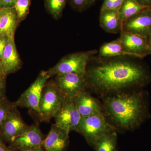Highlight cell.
I'll return each mask as SVG.
<instances>
[{
	"label": "cell",
	"instance_id": "1",
	"mask_svg": "<svg viewBox=\"0 0 151 151\" xmlns=\"http://www.w3.org/2000/svg\"><path fill=\"white\" fill-rule=\"evenodd\" d=\"M137 58L130 56L102 58L95 55L86 67L87 89L100 97L141 89L150 81L151 77L146 67L136 60Z\"/></svg>",
	"mask_w": 151,
	"mask_h": 151
},
{
	"label": "cell",
	"instance_id": "2",
	"mask_svg": "<svg viewBox=\"0 0 151 151\" xmlns=\"http://www.w3.org/2000/svg\"><path fill=\"white\" fill-rule=\"evenodd\" d=\"M147 97L141 89L101 97L103 114L117 131L135 129L148 118Z\"/></svg>",
	"mask_w": 151,
	"mask_h": 151
},
{
	"label": "cell",
	"instance_id": "3",
	"mask_svg": "<svg viewBox=\"0 0 151 151\" xmlns=\"http://www.w3.org/2000/svg\"><path fill=\"white\" fill-rule=\"evenodd\" d=\"M97 53V50H93L68 55L46 70L47 73L49 78L61 73H74L85 75L88 63Z\"/></svg>",
	"mask_w": 151,
	"mask_h": 151
},
{
	"label": "cell",
	"instance_id": "4",
	"mask_svg": "<svg viewBox=\"0 0 151 151\" xmlns=\"http://www.w3.org/2000/svg\"><path fill=\"white\" fill-rule=\"evenodd\" d=\"M113 131L117 130L102 112L81 118L76 132L82 135L87 143L93 147L101 136Z\"/></svg>",
	"mask_w": 151,
	"mask_h": 151
},
{
	"label": "cell",
	"instance_id": "5",
	"mask_svg": "<svg viewBox=\"0 0 151 151\" xmlns=\"http://www.w3.org/2000/svg\"><path fill=\"white\" fill-rule=\"evenodd\" d=\"M64 98L54 81L47 82L42 90L40 102V116L42 121L48 122L55 118Z\"/></svg>",
	"mask_w": 151,
	"mask_h": 151
},
{
	"label": "cell",
	"instance_id": "6",
	"mask_svg": "<svg viewBox=\"0 0 151 151\" xmlns=\"http://www.w3.org/2000/svg\"><path fill=\"white\" fill-rule=\"evenodd\" d=\"M46 71H41L35 81L20 95L14 104L17 107L30 108L40 115V102L42 90L49 78Z\"/></svg>",
	"mask_w": 151,
	"mask_h": 151
},
{
	"label": "cell",
	"instance_id": "7",
	"mask_svg": "<svg viewBox=\"0 0 151 151\" xmlns=\"http://www.w3.org/2000/svg\"><path fill=\"white\" fill-rule=\"evenodd\" d=\"M54 118L57 126L69 134L71 131H76L82 117L76 108L73 98L65 97Z\"/></svg>",
	"mask_w": 151,
	"mask_h": 151
},
{
	"label": "cell",
	"instance_id": "8",
	"mask_svg": "<svg viewBox=\"0 0 151 151\" xmlns=\"http://www.w3.org/2000/svg\"><path fill=\"white\" fill-rule=\"evenodd\" d=\"M55 76V83L65 97L74 98L79 93L87 90L85 75L66 73Z\"/></svg>",
	"mask_w": 151,
	"mask_h": 151
},
{
	"label": "cell",
	"instance_id": "9",
	"mask_svg": "<svg viewBox=\"0 0 151 151\" xmlns=\"http://www.w3.org/2000/svg\"><path fill=\"white\" fill-rule=\"evenodd\" d=\"M123 31L148 38L151 34V8L143 9L123 23Z\"/></svg>",
	"mask_w": 151,
	"mask_h": 151
},
{
	"label": "cell",
	"instance_id": "10",
	"mask_svg": "<svg viewBox=\"0 0 151 151\" xmlns=\"http://www.w3.org/2000/svg\"><path fill=\"white\" fill-rule=\"evenodd\" d=\"M29 127L23 120L17 107H15L0 126V132L4 140L10 143L27 131Z\"/></svg>",
	"mask_w": 151,
	"mask_h": 151
},
{
	"label": "cell",
	"instance_id": "11",
	"mask_svg": "<svg viewBox=\"0 0 151 151\" xmlns=\"http://www.w3.org/2000/svg\"><path fill=\"white\" fill-rule=\"evenodd\" d=\"M124 50L132 56L142 59L150 54L147 38L122 31L119 37Z\"/></svg>",
	"mask_w": 151,
	"mask_h": 151
},
{
	"label": "cell",
	"instance_id": "12",
	"mask_svg": "<svg viewBox=\"0 0 151 151\" xmlns=\"http://www.w3.org/2000/svg\"><path fill=\"white\" fill-rule=\"evenodd\" d=\"M45 138L38 126L34 124L24 133L15 138L10 146L16 150L24 151L42 147Z\"/></svg>",
	"mask_w": 151,
	"mask_h": 151
},
{
	"label": "cell",
	"instance_id": "13",
	"mask_svg": "<svg viewBox=\"0 0 151 151\" xmlns=\"http://www.w3.org/2000/svg\"><path fill=\"white\" fill-rule=\"evenodd\" d=\"M69 134L55 124H52L42 147L45 151H66L69 143Z\"/></svg>",
	"mask_w": 151,
	"mask_h": 151
},
{
	"label": "cell",
	"instance_id": "14",
	"mask_svg": "<svg viewBox=\"0 0 151 151\" xmlns=\"http://www.w3.org/2000/svg\"><path fill=\"white\" fill-rule=\"evenodd\" d=\"M1 60L6 76L16 72L21 67V60L17 51L14 37H9Z\"/></svg>",
	"mask_w": 151,
	"mask_h": 151
},
{
	"label": "cell",
	"instance_id": "15",
	"mask_svg": "<svg viewBox=\"0 0 151 151\" xmlns=\"http://www.w3.org/2000/svg\"><path fill=\"white\" fill-rule=\"evenodd\" d=\"M73 100L82 118L103 112L101 103L86 90L77 94Z\"/></svg>",
	"mask_w": 151,
	"mask_h": 151
},
{
	"label": "cell",
	"instance_id": "16",
	"mask_svg": "<svg viewBox=\"0 0 151 151\" xmlns=\"http://www.w3.org/2000/svg\"><path fill=\"white\" fill-rule=\"evenodd\" d=\"M100 27L109 33L117 34L122 30L123 22L118 11L104 10L100 11Z\"/></svg>",
	"mask_w": 151,
	"mask_h": 151
},
{
	"label": "cell",
	"instance_id": "17",
	"mask_svg": "<svg viewBox=\"0 0 151 151\" xmlns=\"http://www.w3.org/2000/svg\"><path fill=\"white\" fill-rule=\"evenodd\" d=\"M19 23L15 9L13 7L4 8L1 10L0 35L14 37Z\"/></svg>",
	"mask_w": 151,
	"mask_h": 151
},
{
	"label": "cell",
	"instance_id": "18",
	"mask_svg": "<svg viewBox=\"0 0 151 151\" xmlns=\"http://www.w3.org/2000/svg\"><path fill=\"white\" fill-rule=\"evenodd\" d=\"M97 53H98L97 56L102 58L132 56L124 50L119 38L110 42L103 44L100 47Z\"/></svg>",
	"mask_w": 151,
	"mask_h": 151
},
{
	"label": "cell",
	"instance_id": "19",
	"mask_svg": "<svg viewBox=\"0 0 151 151\" xmlns=\"http://www.w3.org/2000/svg\"><path fill=\"white\" fill-rule=\"evenodd\" d=\"M117 131L109 132L97 139L93 147L96 151H117Z\"/></svg>",
	"mask_w": 151,
	"mask_h": 151
},
{
	"label": "cell",
	"instance_id": "20",
	"mask_svg": "<svg viewBox=\"0 0 151 151\" xmlns=\"http://www.w3.org/2000/svg\"><path fill=\"white\" fill-rule=\"evenodd\" d=\"M145 8L136 0H125L119 11L122 22L126 21Z\"/></svg>",
	"mask_w": 151,
	"mask_h": 151
},
{
	"label": "cell",
	"instance_id": "21",
	"mask_svg": "<svg viewBox=\"0 0 151 151\" xmlns=\"http://www.w3.org/2000/svg\"><path fill=\"white\" fill-rule=\"evenodd\" d=\"M68 0H44L47 12L53 18L58 19L62 16Z\"/></svg>",
	"mask_w": 151,
	"mask_h": 151
},
{
	"label": "cell",
	"instance_id": "22",
	"mask_svg": "<svg viewBox=\"0 0 151 151\" xmlns=\"http://www.w3.org/2000/svg\"><path fill=\"white\" fill-rule=\"evenodd\" d=\"M32 0H17L14 6L15 9L19 24L24 20L29 13Z\"/></svg>",
	"mask_w": 151,
	"mask_h": 151
},
{
	"label": "cell",
	"instance_id": "23",
	"mask_svg": "<svg viewBox=\"0 0 151 151\" xmlns=\"http://www.w3.org/2000/svg\"><path fill=\"white\" fill-rule=\"evenodd\" d=\"M16 107L14 103L11 102L6 96L0 100V126L11 110Z\"/></svg>",
	"mask_w": 151,
	"mask_h": 151
},
{
	"label": "cell",
	"instance_id": "24",
	"mask_svg": "<svg viewBox=\"0 0 151 151\" xmlns=\"http://www.w3.org/2000/svg\"><path fill=\"white\" fill-rule=\"evenodd\" d=\"M71 7L76 11L83 12L90 7L96 0H68Z\"/></svg>",
	"mask_w": 151,
	"mask_h": 151
},
{
	"label": "cell",
	"instance_id": "25",
	"mask_svg": "<svg viewBox=\"0 0 151 151\" xmlns=\"http://www.w3.org/2000/svg\"><path fill=\"white\" fill-rule=\"evenodd\" d=\"M125 0H104L100 11L113 10L119 11Z\"/></svg>",
	"mask_w": 151,
	"mask_h": 151
},
{
	"label": "cell",
	"instance_id": "26",
	"mask_svg": "<svg viewBox=\"0 0 151 151\" xmlns=\"http://www.w3.org/2000/svg\"><path fill=\"white\" fill-rule=\"evenodd\" d=\"M16 1L17 0H0L1 7V9L4 8L13 7Z\"/></svg>",
	"mask_w": 151,
	"mask_h": 151
},
{
	"label": "cell",
	"instance_id": "27",
	"mask_svg": "<svg viewBox=\"0 0 151 151\" xmlns=\"http://www.w3.org/2000/svg\"><path fill=\"white\" fill-rule=\"evenodd\" d=\"M5 78H0V100L6 96Z\"/></svg>",
	"mask_w": 151,
	"mask_h": 151
},
{
	"label": "cell",
	"instance_id": "28",
	"mask_svg": "<svg viewBox=\"0 0 151 151\" xmlns=\"http://www.w3.org/2000/svg\"><path fill=\"white\" fill-rule=\"evenodd\" d=\"M136 1L143 6L151 8V0H136Z\"/></svg>",
	"mask_w": 151,
	"mask_h": 151
},
{
	"label": "cell",
	"instance_id": "29",
	"mask_svg": "<svg viewBox=\"0 0 151 151\" xmlns=\"http://www.w3.org/2000/svg\"><path fill=\"white\" fill-rule=\"evenodd\" d=\"M17 150L11 146H7L4 144L0 146V151H16Z\"/></svg>",
	"mask_w": 151,
	"mask_h": 151
},
{
	"label": "cell",
	"instance_id": "30",
	"mask_svg": "<svg viewBox=\"0 0 151 151\" xmlns=\"http://www.w3.org/2000/svg\"><path fill=\"white\" fill-rule=\"evenodd\" d=\"M5 77L6 76L4 74L2 65L1 59H0V78H5Z\"/></svg>",
	"mask_w": 151,
	"mask_h": 151
},
{
	"label": "cell",
	"instance_id": "31",
	"mask_svg": "<svg viewBox=\"0 0 151 151\" xmlns=\"http://www.w3.org/2000/svg\"><path fill=\"white\" fill-rule=\"evenodd\" d=\"M24 151H45V150L43 148V147H40L35 148L31 149V150H27Z\"/></svg>",
	"mask_w": 151,
	"mask_h": 151
},
{
	"label": "cell",
	"instance_id": "32",
	"mask_svg": "<svg viewBox=\"0 0 151 151\" xmlns=\"http://www.w3.org/2000/svg\"><path fill=\"white\" fill-rule=\"evenodd\" d=\"M4 138L3 137L2 135L1 134L0 132V146L4 144Z\"/></svg>",
	"mask_w": 151,
	"mask_h": 151
},
{
	"label": "cell",
	"instance_id": "33",
	"mask_svg": "<svg viewBox=\"0 0 151 151\" xmlns=\"http://www.w3.org/2000/svg\"><path fill=\"white\" fill-rule=\"evenodd\" d=\"M148 40L149 43L150 44V45H151V34L150 36L147 38Z\"/></svg>",
	"mask_w": 151,
	"mask_h": 151
},
{
	"label": "cell",
	"instance_id": "34",
	"mask_svg": "<svg viewBox=\"0 0 151 151\" xmlns=\"http://www.w3.org/2000/svg\"><path fill=\"white\" fill-rule=\"evenodd\" d=\"M150 54H151V45H150Z\"/></svg>",
	"mask_w": 151,
	"mask_h": 151
},
{
	"label": "cell",
	"instance_id": "35",
	"mask_svg": "<svg viewBox=\"0 0 151 151\" xmlns=\"http://www.w3.org/2000/svg\"><path fill=\"white\" fill-rule=\"evenodd\" d=\"M1 1H0V10H1Z\"/></svg>",
	"mask_w": 151,
	"mask_h": 151
},
{
	"label": "cell",
	"instance_id": "36",
	"mask_svg": "<svg viewBox=\"0 0 151 151\" xmlns=\"http://www.w3.org/2000/svg\"><path fill=\"white\" fill-rule=\"evenodd\" d=\"M0 17H1V10H0Z\"/></svg>",
	"mask_w": 151,
	"mask_h": 151
}]
</instances>
